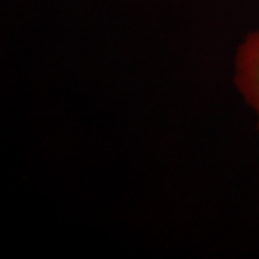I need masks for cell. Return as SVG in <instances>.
I'll list each match as a JSON object with an SVG mask.
<instances>
[{
	"label": "cell",
	"mask_w": 259,
	"mask_h": 259,
	"mask_svg": "<svg viewBox=\"0 0 259 259\" xmlns=\"http://www.w3.org/2000/svg\"><path fill=\"white\" fill-rule=\"evenodd\" d=\"M234 84L247 106L256 113L259 132V29L247 35L237 48Z\"/></svg>",
	"instance_id": "cell-1"
}]
</instances>
